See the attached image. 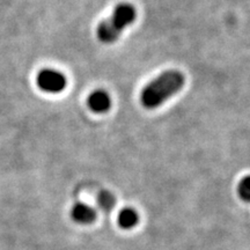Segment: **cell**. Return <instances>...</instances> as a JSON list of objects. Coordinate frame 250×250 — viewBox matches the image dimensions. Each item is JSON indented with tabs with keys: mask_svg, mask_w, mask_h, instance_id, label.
<instances>
[{
	"mask_svg": "<svg viewBox=\"0 0 250 250\" xmlns=\"http://www.w3.org/2000/svg\"><path fill=\"white\" fill-rule=\"evenodd\" d=\"M139 223V214L132 208H124L117 215L118 226L123 229H132Z\"/></svg>",
	"mask_w": 250,
	"mask_h": 250,
	"instance_id": "cell-6",
	"label": "cell"
},
{
	"mask_svg": "<svg viewBox=\"0 0 250 250\" xmlns=\"http://www.w3.org/2000/svg\"><path fill=\"white\" fill-rule=\"evenodd\" d=\"M136 8L131 4L123 2L115 7L112 14L99 24L96 35L102 43L110 44L118 40L127 26L136 20Z\"/></svg>",
	"mask_w": 250,
	"mask_h": 250,
	"instance_id": "cell-2",
	"label": "cell"
},
{
	"mask_svg": "<svg viewBox=\"0 0 250 250\" xmlns=\"http://www.w3.org/2000/svg\"><path fill=\"white\" fill-rule=\"evenodd\" d=\"M71 218L80 225H90L96 219V211L85 203H77L71 208Z\"/></svg>",
	"mask_w": 250,
	"mask_h": 250,
	"instance_id": "cell-4",
	"label": "cell"
},
{
	"mask_svg": "<svg viewBox=\"0 0 250 250\" xmlns=\"http://www.w3.org/2000/svg\"><path fill=\"white\" fill-rule=\"evenodd\" d=\"M237 193L243 202L250 203V176H246L237 186Z\"/></svg>",
	"mask_w": 250,
	"mask_h": 250,
	"instance_id": "cell-8",
	"label": "cell"
},
{
	"mask_svg": "<svg viewBox=\"0 0 250 250\" xmlns=\"http://www.w3.org/2000/svg\"><path fill=\"white\" fill-rule=\"evenodd\" d=\"M66 78L62 72L52 68H44L40 71L36 77V85L41 90L50 94L61 93L66 87Z\"/></svg>",
	"mask_w": 250,
	"mask_h": 250,
	"instance_id": "cell-3",
	"label": "cell"
},
{
	"mask_svg": "<svg viewBox=\"0 0 250 250\" xmlns=\"http://www.w3.org/2000/svg\"><path fill=\"white\" fill-rule=\"evenodd\" d=\"M98 204L101 210L109 212L115 208V205H116V198H115V196L112 195L110 191L103 190V191L100 192L98 196Z\"/></svg>",
	"mask_w": 250,
	"mask_h": 250,
	"instance_id": "cell-7",
	"label": "cell"
},
{
	"mask_svg": "<svg viewBox=\"0 0 250 250\" xmlns=\"http://www.w3.org/2000/svg\"><path fill=\"white\" fill-rule=\"evenodd\" d=\"M87 103L90 110L102 114V112H107L111 107V99L105 90L98 89L90 94Z\"/></svg>",
	"mask_w": 250,
	"mask_h": 250,
	"instance_id": "cell-5",
	"label": "cell"
},
{
	"mask_svg": "<svg viewBox=\"0 0 250 250\" xmlns=\"http://www.w3.org/2000/svg\"><path fill=\"white\" fill-rule=\"evenodd\" d=\"M186 78L176 70H169L161 73L154 80L144 87L140 94V102L145 108L155 109L177 94L183 88Z\"/></svg>",
	"mask_w": 250,
	"mask_h": 250,
	"instance_id": "cell-1",
	"label": "cell"
}]
</instances>
